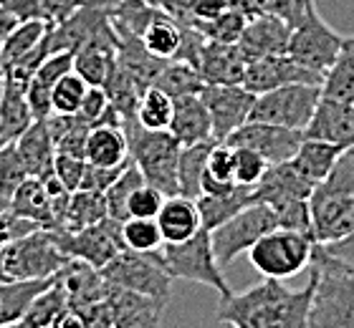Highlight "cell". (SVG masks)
Listing matches in <instances>:
<instances>
[{
	"instance_id": "1",
	"label": "cell",
	"mask_w": 354,
	"mask_h": 328,
	"mask_svg": "<svg viewBox=\"0 0 354 328\" xmlns=\"http://www.w3.org/2000/svg\"><path fill=\"white\" fill-rule=\"evenodd\" d=\"M314 276L301 291H288L279 278H266L245 293H230L221 298L218 321L238 328H306L309 326Z\"/></svg>"
},
{
	"instance_id": "2",
	"label": "cell",
	"mask_w": 354,
	"mask_h": 328,
	"mask_svg": "<svg viewBox=\"0 0 354 328\" xmlns=\"http://www.w3.org/2000/svg\"><path fill=\"white\" fill-rule=\"evenodd\" d=\"M311 238L334 242L354 227V146L344 149L329 175L314 184L309 195Z\"/></svg>"
},
{
	"instance_id": "3",
	"label": "cell",
	"mask_w": 354,
	"mask_h": 328,
	"mask_svg": "<svg viewBox=\"0 0 354 328\" xmlns=\"http://www.w3.org/2000/svg\"><path fill=\"white\" fill-rule=\"evenodd\" d=\"M314 276L311 298V328H354V273H349L322 242H314L309 260Z\"/></svg>"
},
{
	"instance_id": "4",
	"label": "cell",
	"mask_w": 354,
	"mask_h": 328,
	"mask_svg": "<svg viewBox=\"0 0 354 328\" xmlns=\"http://www.w3.org/2000/svg\"><path fill=\"white\" fill-rule=\"evenodd\" d=\"M122 131L127 137L129 157L142 172L145 182L157 187L165 197L177 195V139L167 129H145L137 124V119L124 122Z\"/></svg>"
},
{
	"instance_id": "5",
	"label": "cell",
	"mask_w": 354,
	"mask_h": 328,
	"mask_svg": "<svg viewBox=\"0 0 354 328\" xmlns=\"http://www.w3.org/2000/svg\"><path fill=\"white\" fill-rule=\"evenodd\" d=\"M71 258L59 248L51 230H30L0 248L3 280H38L56 276Z\"/></svg>"
},
{
	"instance_id": "6",
	"label": "cell",
	"mask_w": 354,
	"mask_h": 328,
	"mask_svg": "<svg viewBox=\"0 0 354 328\" xmlns=\"http://www.w3.org/2000/svg\"><path fill=\"white\" fill-rule=\"evenodd\" d=\"M157 250H160L162 265L172 280H192V283L207 285L221 298H228L233 293V288L223 276V268L213 255L210 230L205 227H200L198 233L183 242H162Z\"/></svg>"
},
{
	"instance_id": "7",
	"label": "cell",
	"mask_w": 354,
	"mask_h": 328,
	"mask_svg": "<svg viewBox=\"0 0 354 328\" xmlns=\"http://www.w3.org/2000/svg\"><path fill=\"white\" fill-rule=\"evenodd\" d=\"M311 250H314L311 235L296 233L288 227H273L271 233L261 235L248 248V258L263 278L286 280L309 268Z\"/></svg>"
},
{
	"instance_id": "8",
	"label": "cell",
	"mask_w": 354,
	"mask_h": 328,
	"mask_svg": "<svg viewBox=\"0 0 354 328\" xmlns=\"http://www.w3.org/2000/svg\"><path fill=\"white\" fill-rule=\"evenodd\" d=\"M99 270H102L104 280L111 285L145 293V296H152V298L162 300V303L170 300L172 278L165 270L160 250L140 253V250L124 248Z\"/></svg>"
},
{
	"instance_id": "9",
	"label": "cell",
	"mask_w": 354,
	"mask_h": 328,
	"mask_svg": "<svg viewBox=\"0 0 354 328\" xmlns=\"http://www.w3.org/2000/svg\"><path fill=\"white\" fill-rule=\"evenodd\" d=\"M319 99H322L319 84H286V86L271 88L253 99L248 122H263V124L304 131Z\"/></svg>"
},
{
	"instance_id": "10",
	"label": "cell",
	"mask_w": 354,
	"mask_h": 328,
	"mask_svg": "<svg viewBox=\"0 0 354 328\" xmlns=\"http://www.w3.org/2000/svg\"><path fill=\"white\" fill-rule=\"evenodd\" d=\"M273 227H279V222H276V212L268 204H245L243 210L228 218L223 225L210 230V245H213V255L218 265L223 268L236 260L241 253H248L253 242L259 240L261 235L271 233Z\"/></svg>"
},
{
	"instance_id": "11",
	"label": "cell",
	"mask_w": 354,
	"mask_h": 328,
	"mask_svg": "<svg viewBox=\"0 0 354 328\" xmlns=\"http://www.w3.org/2000/svg\"><path fill=\"white\" fill-rule=\"evenodd\" d=\"M339 46L342 36L319 15L317 6H311L301 21L291 28L286 53L296 64H301L304 68L324 76L329 71V66L334 64V59H337Z\"/></svg>"
},
{
	"instance_id": "12",
	"label": "cell",
	"mask_w": 354,
	"mask_h": 328,
	"mask_svg": "<svg viewBox=\"0 0 354 328\" xmlns=\"http://www.w3.org/2000/svg\"><path fill=\"white\" fill-rule=\"evenodd\" d=\"M59 248L66 253L68 258L84 260L94 268H104L111 258L117 255L119 250H124V240H122V220L106 218L86 225L74 233H56L51 230Z\"/></svg>"
},
{
	"instance_id": "13",
	"label": "cell",
	"mask_w": 354,
	"mask_h": 328,
	"mask_svg": "<svg viewBox=\"0 0 354 328\" xmlns=\"http://www.w3.org/2000/svg\"><path fill=\"white\" fill-rule=\"evenodd\" d=\"M200 99L205 104L213 124V139L225 142V139L248 122L253 99L256 96L243 86V84H230V86H218V84H205L200 88Z\"/></svg>"
},
{
	"instance_id": "14",
	"label": "cell",
	"mask_w": 354,
	"mask_h": 328,
	"mask_svg": "<svg viewBox=\"0 0 354 328\" xmlns=\"http://www.w3.org/2000/svg\"><path fill=\"white\" fill-rule=\"evenodd\" d=\"M225 142L230 146H248L253 152H259L268 164H279L294 157L299 144L304 142V131L263 124V122H245Z\"/></svg>"
},
{
	"instance_id": "15",
	"label": "cell",
	"mask_w": 354,
	"mask_h": 328,
	"mask_svg": "<svg viewBox=\"0 0 354 328\" xmlns=\"http://www.w3.org/2000/svg\"><path fill=\"white\" fill-rule=\"evenodd\" d=\"M322 81L324 76L304 68L288 53H273V56H263V59H256L245 66L243 86L253 96H259L271 88L286 86V84H319L322 86Z\"/></svg>"
},
{
	"instance_id": "16",
	"label": "cell",
	"mask_w": 354,
	"mask_h": 328,
	"mask_svg": "<svg viewBox=\"0 0 354 328\" xmlns=\"http://www.w3.org/2000/svg\"><path fill=\"white\" fill-rule=\"evenodd\" d=\"M288 36H291V26L286 21H281L279 15L259 13L245 21V28L236 41V46L245 64H251V61L263 59V56L286 53Z\"/></svg>"
},
{
	"instance_id": "17",
	"label": "cell",
	"mask_w": 354,
	"mask_h": 328,
	"mask_svg": "<svg viewBox=\"0 0 354 328\" xmlns=\"http://www.w3.org/2000/svg\"><path fill=\"white\" fill-rule=\"evenodd\" d=\"M304 137L322 139V142L337 144L342 149L354 146V104L322 96L309 124L304 129Z\"/></svg>"
},
{
	"instance_id": "18",
	"label": "cell",
	"mask_w": 354,
	"mask_h": 328,
	"mask_svg": "<svg viewBox=\"0 0 354 328\" xmlns=\"http://www.w3.org/2000/svg\"><path fill=\"white\" fill-rule=\"evenodd\" d=\"M311 190L314 184L296 175L288 162H279V164H268L263 177L251 187V202H263L271 210H279L288 202L309 200Z\"/></svg>"
},
{
	"instance_id": "19",
	"label": "cell",
	"mask_w": 354,
	"mask_h": 328,
	"mask_svg": "<svg viewBox=\"0 0 354 328\" xmlns=\"http://www.w3.org/2000/svg\"><path fill=\"white\" fill-rule=\"evenodd\" d=\"M109 306H111V328H152L160 323L167 303L145 296L137 291H127L109 283Z\"/></svg>"
},
{
	"instance_id": "20",
	"label": "cell",
	"mask_w": 354,
	"mask_h": 328,
	"mask_svg": "<svg viewBox=\"0 0 354 328\" xmlns=\"http://www.w3.org/2000/svg\"><path fill=\"white\" fill-rule=\"evenodd\" d=\"M56 276H59L61 285L66 291L71 311H82V308L96 303V300L106 298V293H109V283L104 280L102 270L84 260H76V258H71Z\"/></svg>"
},
{
	"instance_id": "21",
	"label": "cell",
	"mask_w": 354,
	"mask_h": 328,
	"mask_svg": "<svg viewBox=\"0 0 354 328\" xmlns=\"http://www.w3.org/2000/svg\"><path fill=\"white\" fill-rule=\"evenodd\" d=\"M245 59L241 56L236 44H215L205 41L200 51L198 68L203 84H218V86H230V84H243L245 76Z\"/></svg>"
},
{
	"instance_id": "22",
	"label": "cell",
	"mask_w": 354,
	"mask_h": 328,
	"mask_svg": "<svg viewBox=\"0 0 354 328\" xmlns=\"http://www.w3.org/2000/svg\"><path fill=\"white\" fill-rule=\"evenodd\" d=\"M167 131L177 139L180 146L213 139L210 114H207L200 94H187L180 96V99H172V119Z\"/></svg>"
},
{
	"instance_id": "23",
	"label": "cell",
	"mask_w": 354,
	"mask_h": 328,
	"mask_svg": "<svg viewBox=\"0 0 354 328\" xmlns=\"http://www.w3.org/2000/svg\"><path fill=\"white\" fill-rule=\"evenodd\" d=\"M13 144L18 149V154H21L26 169H28V177L44 180L46 175L53 172L56 149H53V139L46 119H33V124L23 131V134H18L13 139Z\"/></svg>"
},
{
	"instance_id": "24",
	"label": "cell",
	"mask_w": 354,
	"mask_h": 328,
	"mask_svg": "<svg viewBox=\"0 0 354 328\" xmlns=\"http://www.w3.org/2000/svg\"><path fill=\"white\" fill-rule=\"evenodd\" d=\"M155 220L160 233H162V242H183L203 227L195 200L183 195L165 197V202Z\"/></svg>"
},
{
	"instance_id": "25",
	"label": "cell",
	"mask_w": 354,
	"mask_h": 328,
	"mask_svg": "<svg viewBox=\"0 0 354 328\" xmlns=\"http://www.w3.org/2000/svg\"><path fill=\"white\" fill-rule=\"evenodd\" d=\"M10 212L28 220L41 230H56V215H53L51 200L46 195V187L38 177H26L10 195Z\"/></svg>"
},
{
	"instance_id": "26",
	"label": "cell",
	"mask_w": 354,
	"mask_h": 328,
	"mask_svg": "<svg viewBox=\"0 0 354 328\" xmlns=\"http://www.w3.org/2000/svg\"><path fill=\"white\" fill-rule=\"evenodd\" d=\"M84 160L96 167H119L129 160L127 137L122 126L114 124H94L86 134L84 144Z\"/></svg>"
},
{
	"instance_id": "27",
	"label": "cell",
	"mask_w": 354,
	"mask_h": 328,
	"mask_svg": "<svg viewBox=\"0 0 354 328\" xmlns=\"http://www.w3.org/2000/svg\"><path fill=\"white\" fill-rule=\"evenodd\" d=\"M342 152H344V149L337 144H329V142H322V139L304 137V142L299 144L294 157L288 160V164H291V169H294L299 177H304L306 182L317 184L329 175V169L334 167V162L339 160Z\"/></svg>"
},
{
	"instance_id": "28",
	"label": "cell",
	"mask_w": 354,
	"mask_h": 328,
	"mask_svg": "<svg viewBox=\"0 0 354 328\" xmlns=\"http://www.w3.org/2000/svg\"><path fill=\"white\" fill-rule=\"evenodd\" d=\"M68 311V298L66 291L61 285L59 276H53V280L46 285L44 291L38 293L36 298L30 300L28 311L23 313L18 326H30V328H59V321Z\"/></svg>"
},
{
	"instance_id": "29",
	"label": "cell",
	"mask_w": 354,
	"mask_h": 328,
	"mask_svg": "<svg viewBox=\"0 0 354 328\" xmlns=\"http://www.w3.org/2000/svg\"><path fill=\"white\" fill-rule=\"evenodd\" d=\"M218 139H205L198 144L180 146V157H177V195L198 200L203 195V175H205L207 154L213 149Z\"/></svg>"
},
{
	"instance_id": "30",
	"label": "cell",
	"mask_w": 354,
	"mask_h": 328,
	"mask_svg": "<svg viewBox=\"0 0 354 328\" xmlns=\"http://www.w3.org/2000/svg\"><path fill=\"white\" fill-rule=\"evenodd\" d=\"M51 278L38 280H0V326H18L30 300L51 283Z\"/></svg>"
},
{
	"instance_id": "31",
	"label": "cell",
	"mask_w": 354,
	"mask_h": 328,
	"mask_svg": "<svg viewBox=\"0 0 354 328\" xmlns=\"http://www.w3.org/2000/svg\"><path fill=\"white\" fill-rule=\"evenodd\" d=\"M200 212V222L205 230H215L218 225H223L228 218H233L236 212H241L245 204H251V187L236 184L233 190L221 192V195H203L195 200Z\"/></svg>"
},
{
	"instance_id": "32",
	"label": "cell",
	"mask_w": 354,
	"mask_h": 328,
	"mask_svg": "<svg viewBox=\"0 0 354 328\" xmlns=\"http://www.w3.org/2000/svg\"><path fill=\"white\" fill-rule=\"evenodd\" d=\"M109 215L106 210V197L99 190H74L68 197L66 212L61 218V225L56 233H74L86 225H94Z\"/></svg>"
},
{
	"instance_id": "33",
	"label": "cell",
	"mask_w": 354,
	"mask_h": 328,
	"mask_svg": "<svg viewBox=\"0 0 354 328\" xmlns=\"http://www.w3.org/2000/svg\"><path fill=\"white\" fill-rule=\"evenodd\" d=\"M322 96L354 104V36L342 38L339 53L322 81Z\"/></svg>"
},
{
	"instance_id": "34",
	"label": "cell",
	"mask_w": 354,
	"mask_h": 328,
	"mask_svg": "<svg viewBox=\"0 0 354 328\" xmlns=\"http://www.w3.org/2000/svg\"><path fill=\"white\" fill-rule=\"evenodd\" d=\"M33 111L26 99V88L6 79L3 88V102H0V139L3 142H13L18 134L33 124Z\"/></svg>"
},
{
	"instance_id": "35",
	"label": "cell",
	"mask_w": 354,
	"mask_h": 328,
	"mask_svg": "<svg viewBox=\"0 0 354 328\" xmlns=\"http://www.w3.org/2000/svg\"><path fill=\"white\" fill-rule=\"evenodd\" d=\"M142 44L152 56L157 59L170 61L175 59L180 41H183V26L172 18L170 13H165L162 8H157L155 18L147 23V28L142 30Z\"/></svg>"
},
{
	"instance_id": "36",
	"label": "cell",
	"mask_w": 354,
	"mask_h": 328,
	"mask_svg": "<svg viewBox=\"0 0 354 328\" xmlns=\"http://www.w3.org/2000/svg\"><path fill=\"white\" fill-rule=\"evenodd\" d=\"M117 46L106 44H84L74 48V71L86 81L88 86H104L114 68Z\"/></svg>"
},
{
	"instance_id": "37",
	"label": "cell",
	"mask_w": 354,
	"mask_h": 328,
	"mask_svg": "<svg viewBox=\"0 0 354 328\" xmlns=\"http://www.w3.org/2000/svg\"><path fill=\"white\" fill-rule=\"evenodd\" d=\"M236 187V152L228 142H215L205 162L203 175V192L205 195H221Z\"/></svg>"
},
{
	"instance_id": "38",
	"label": "cell",
	"mask_w": 354,
	"mask_h": 328,
	"mask_svg": "<svg viewBox=\"0 0 354 328\" xmlns=\"http://www.w3.org/2000/svg\"><path fill=\"white\" fill-rule=\"evenodd\" d=\"M46 124H48V131H51L56 152L84 157V144H86V134L91 126L79 114H48Z\"/></svg>"
},
{
	"instance_id": "39",
	"label": "cell",
	"mask_w": 354,
	"mask_h": 328,
	"mask_svg": "<svg viewBox=\"0 0 354 328\" xmlns=\"http://www.w3.org/2000/svg\"><path fill=\"white\" fill-rule=\"evenodd\" d=\"M152 86L165 91L170 99H180V96H187V94H200V88L205 86V84H203L200 71L195 66H190L187 61L170 59L162 66V71L157 73Z\"/></svg>"
},
{
	"instance_id": "40",
	"label": "cell",
	"mask_w": 354,
	"mask_h": 328,
	"mask_svg": "<svg viewBox=\"0 0 354 328\" xmlns=\"http://www.w3.org/2000/svg\"><path fill=\"white\" fill-rule=\"evenodd\" d=\"M51 23L46 18H28V21H21L15 26L8 38L0 44V59H3V68L8 64H13L15 59H21L23 53H28L33 46L41 44V38L46 36Z\"/></svg>"
},
{
	"instance_id": "41",
	"label": "cell",
	"mask_w": 354,
	"mask_h": 328,
	"mask_svg": "<svg viewBox=\"0 0 354 328\" xmlns=\"http://www.w3.org/2000/svg\"><path fill=\"white\" fill-rule=\"evenodd\" d=\"M172 119V99L157 86H147L137 104V124L145 129H167Z\"/></svg>"
},
{
	"instance_id": "42",
	"label": "cell",
	"mask_w": 354,
	"mask_h": 328,
	"mask_svg": "<svg viewBox=\"0 0 354 328\" xmlns=\"http://www.w3.org/2000/svg\"><path fill=\"white\" fill-rule=\"evenodd\" d=\"M145 182V177H142V172L137 169V164H127L122 172H119V177L114 180V182L104 190V197H106V210H109V218L114 220H127V200H129V195H132L140 184Z\"/></svg>"
},
{
	"instance_id": "43",
	"label": "cell",
	"mask_w": 354,
	"mask_h": 328,
	"mask_svg": "<svg viewBox=\"0 0 354 328\" xmlns=\"http://www.w3.org/2000/svg\"><path fill=\"white\" fill-rule=\"evenodd\" d=\"M122 240L124 248L149 253L162 245V233L155 218H127L122 220Z\"/></svg>"
},
{
	"instance_id": "44",
	"label": "cell",
	"mask_w": 354,
	"mask_h": 328,
	"mask_svg": "<svg viewBox=\"0 0 354 328\" xmlns=\"http://www.w3.org/2000/svg\"><path fill=\"white\" fill-rule=\"evenodd\" d=\"M88 84L71 68L64 73L56 86L51 88V114H76L82 106V99L86 94Z\"/></svg>"
},
{
	"instance_id": "45",
	"label": "cell",
	"mask_w": 354,
	"mask_h": 328,
	"mask_svg": "<svg viewBox=\"0 0 354 328\" xmlns=\"http://www.w3.org/2000/svg\"><path fill=\"white\" fill-rule=\"evenodd\" d=\"M245 21H248L245 15H241L238 10L225 8V10H221V13L215 15V18H210V21L198 23L195 28L205 36V41H215V44H236L245 28Z\"/></svg>"
},
{
	"instance_id": "46",
	"label": "cell",
	"mask_w": 354,
	"mask_h": 328,
	"mask_svg": "<svg viewBox=\"0 0 354 328\" xmlns=\"http://www.w3.org/2000/svg\"><path fill=\"white\" fill-rule=\"evenodd\" d=\"M28 177V169L23 164L21 154L13 142H6L0 146V190L13 195V190Z\"/></svg>"
},
{
	"instance_id": "47",
	"label": "cell",
	"mask_w": 354,
	"mask_h": 328,
	"mask_svg": "<svg viewBox=\"0 0 354 328\" xmlns=\"http://www.w3.org/2000/svg\"><path fill=\"white\" fill-rule=\"evenodd\" d=\"M165 195L152 184L142 182L127 200V218H157L162 207Z\"/></svg>"
},
{
	"instance_id": "48",
	"label": "cell",
	"mask_w": 354,
	"mask_h": 328,
	"mask_svg": "<svg viewBox=\"0 0 354 328\" xmlns=\"http://www.w3.org/2000/svg\"><path fill=\"white\" fill-rule=\"evenodd\" d=\"M233 152H236V184L253 187L268 169V162L248 146H233Z\"/></svg>"
},
{
	"instance_id": "49",
	"label": "cell",
	"mask_w": 354,
	"mask_h": 328,
	"mask_svg": "<svg viewBox=\"0 0 354 328\" xmlns=\"http://www.w3.org/2000/svg\"><path fill=\"white\" fill-rule=\"evenodd\" d=\"M256 6H259L261 13L279 15L281 21H286L294 28L296 23L306 15V10L311 6H317V0H256Z\"/></svg>"
},
{
	"instance_id": "50",
	"label": "cell",
	"mask_w": 354,
	"mask_h": 328,
	"mask_svg": "<svg viewBox=\"0 0 354 328\" xmlns=\"http://www.w3.org/2000/svg\"><path fill=\"white\" fill-rule=\"evenodd\" d=\"M84 169H86V160L84 157H74V154H59L53 157V175L59 177L61 184L68 192H74L82 187Z\"/></svg>"
},
{
	"instance_id": "51",
	"label": "cell",
	"mask_w": 354,
	"mask_h": 328,
	"mask_svg": "<svg viewBox=\"0 0 354 328\" xmlns=\"http://www.w3.org/2000/svg\"><path fill=\"white\" fill-rule=\"evenodd\" d=\"M106 106H109V96H106L104 86H88L82 99V106H79L76 114H79L88 126H94L96 122L102 119L104 111H106Z\"/></svg>"
},
{
	"instance_id": "52",
	"label": "cell",
	"mask_w": 354,
	"mask_h": 328,
	"mask_svg": "<svg viewBox=\"0 0 354 328\" xmlns=\"http://www.w3.org/2000/svg\"><path fill=\"white\" fill-rule=\"evenodd\" d=\"M127 164H132V157H129L124 164H119V167H96V164H88V162H86L84 180H82V187H79V190H99V192H104L111 182H114V180H117L119 172H122Z\"/></svg>"
},
{
	"instance_id": "53",
	"label": "cell",
	"mask_w": 354,
	"mask_h": 328,
	"mask_svg": "<svg viewBox=\"0 0 354 328\" xmlns=\"http://www.w3.org/2000/svg\"><path fill=\"white\" fill-rule=\"evenodd\" d=\"M41 3V13L51 26L66 21L68 15L74 13L76 8H82L86 0H38Z\"/></svg>"
},
{
	"instance_id": "54",
	"label": "cell",
	"mask_w": 354,
	"mask_h": 328,
	"mask_svg": "<svg viewBox=\"0 0 354 328\" xmlns=\"http://www.w3.org/2000/svg\"><path fill=\"white\" fill-rule=\"evenodd\" d=\"M225 10V0H190L187 6V26H198L203 21H210Z\"/></svg>"
},
{
	"instance_id": "55",
	"label": "cell",
	"mask_w": 354,
	"mask_h": 328,
	"mask_svg": "<svg viewBox=\"0 0 354 328\" xmlns=\"http://www.w3.org/2000/svg\"><path fill=\"white\" fill-rule=\"evenodd\" d=\"M322 245H324L326 253L337 258L349 273H354V227H352V233H347L344 238H339V240L322 242Z\"/></svg>"
},
{
	"instance_id": "56",
	"label": "cell",
	"mask_w": 354,
	"mask_h": 328,
	"mask_svg": "<svg viewBox=\"0 0 354 328\" xmlns=\"http://www.w3.org/2000/svg\"><path fill=\"white\" fill-rule=\"evenodd\" d=\"M0 6H6L10 13H15L21 21L28 18H44L41 13V3L38 0H0Z\"/></svg>"
},
{
	"instance_id": "57",
	"label": "cell",
	"mask_w": 354,
	"mask_h": 328,
	"mask_svg": "<svg viewBox=\"0 0 354 328\" xmlns=\"http://www.w3.org/2000/svg\"><path fill=\"white\" fill-rule=\"evenodd\" d=\"M18 23H21V18H18V15L10 13V10H8L6 6H0V44L6 41L8 33H10V30H13L15 26H18Z\"/></svg>"
},
{
	"instance_id": "58",
	"label": "cell",
	"mask_w": 354,
	"mask_h": 328,
	"mask_svg": "<svg viewBox=\"0 0 354 328\" xmlns=\"http://www.w3.org/2000/svg\"><path fill=\"white\" fill-rule=\"evenodd\" d=\"M225 8L230 10H238L241 15L245 18H253V15H259V6H256V0H225Z\"/></svg>"
},
{
	"instance_id": "59",
	"label": "cell",
	"mask_w": 354,
	"mask_h": 328,
	"mask_svg": "<svg viewBox=\"0 0 354 328\" xmlns=\"http://www.w3.org/2000/svg\"><path fill=\"white\" fill-rule=\"evenodd\" d=\"M99 3H104V6H114L117 0H99ZM149 3H155V6H160V0H149Z\"/></svg>"
},
{
	"instance_id": "60",
	"label": "cell",
	"mask_w": 354,
	"mask_h": 328,
	"mask_svg": "<svg viewBox=\"0 0 354 328\" xmlns=\"http://www.w3.org/2000/svg\"><path fill=\"white\" fill-rule=\"evenodd\" d=\"M3 88H6V79L0 76V102H3Z\"/></svg>"
},
{
	"instance_id": "61",
	"label": "cell",
	"mask_w": 354,
	"mask_h": 328,
	"mask_svg": "<svg viewBox=\"0 0 354 328\" xmlns=\"http://www.w3.org/2000/svg\"><path fill=\"white\" fill-rule=\"evenodd\" d=\"M0 76H3V59H0Z\"/></svg>"
},
{
	"instance_id": "62",
	"label": "cell",
	"mask_w": 354,
	"mask_h": 328,
	"mask_svg": "<svg viewBox=\"0 0 354 328\" xmlns=\"http://www.w3.org/2000/svg\"><path fill=\"white\" fill-rule=\"evenodd\" d=\"M3 144H6V142H3V139H0V146H3Z\"/></svg>"
}]
</instances>
